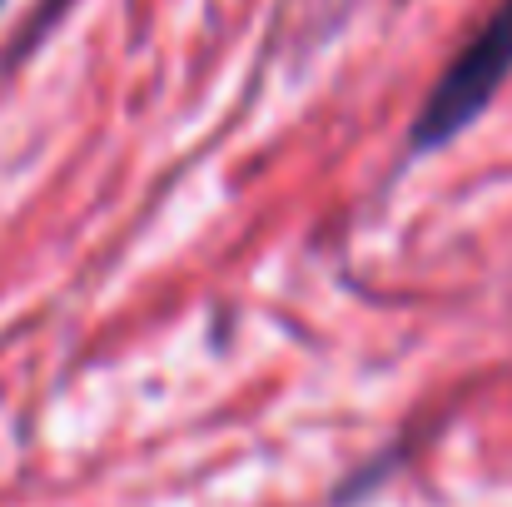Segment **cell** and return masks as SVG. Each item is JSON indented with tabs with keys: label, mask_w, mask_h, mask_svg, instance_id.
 Returning <instances> with one entry per match:
<instances>
[{
	"label": "cell",
	"mask_w": 512,
	"mask_h": 507,
	"mask_svg": "<svg viewBox=\"0 0 512 507\" xmlns=\"http://www.w3.org/2000/svg\"><path fill=\"white\" fill-rule=\"evenodd\" d=\"M508 75H512V0H503L478 25V35L448 60V70L438 75V85L418 105L413 130H408V155H438L463 130H473L488 115V105L498 100Z\"/></svg>",
	"instance_id": "6da1fadb"
}]
</instances>
